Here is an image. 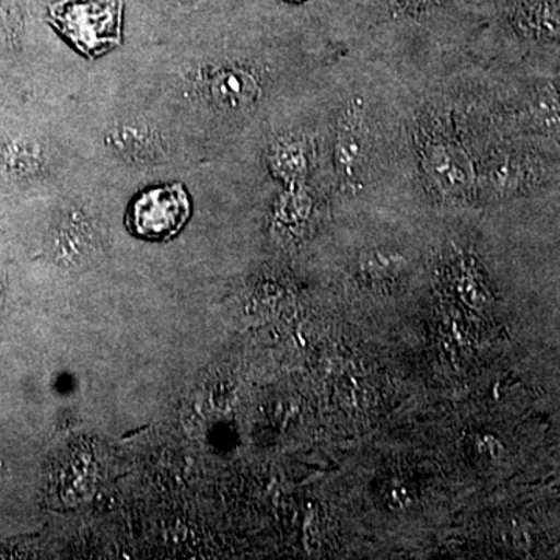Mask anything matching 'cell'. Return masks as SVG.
I'll return each instance as SVG.
<instances>
[{"label": "cell", "mask_w": 560, "mask_h": 560, "mask_svg": "<svg viewBox=\"0 0 560 560\" xmlns=\"http://www.w3.org/2000/svg\"><path fill=\"white\" fill-rule=\"evenodd\" d=\"M50 24L88 58H97L121 43L120 0H58L49 9Z\"/></svg>", "instance_id": "6da1fadb"}, {"label": "cell", "mask_w": 560, "mask_h": 560, "mask_svg": "<svg viewBox=\"0 0 560 560\" xmlns=\"http://www.w3.org/2000/svg\"><path fill=\"white\" fill-rule=\"evenodd\" d=\"M190 215V201L180 184L143 191L131 206L128 226L132 234L147 241L175 237Z\"/></svg>", "instance_id": "7a4b0ae2"}, {"label": "cell", "mask_w": 560, "mask_h": 560, "mask_svg": "<svg viewBox=\"0 0 560 560\" xmlns=\"http://www.w3.org/2000/svg\"><path fill=\"white\" fill-rule=\"evenodd\" d=\"M368 161V127L363 108L352 103L341 121L338 132L337 162L342 175L349 180L363 178Z\"/></svg>", "instance_id": "3957f363"}, {"label": "cell", "mask_w": 560, "mask_h": 560, "mask_svg": "<svg viewBox=\"0 0 560 560\" xmlns=\"http://www.w3.org/2000/svg\"><path fill=\"white\" fill-rule=\"evenodd\" d=\"M293 2H298V0H293Z\"/></svg>", "instance_id": "277c9868"}]
</instances>
